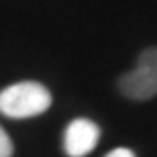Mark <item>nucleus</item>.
<instances>
[{
    "label": "nucleus",
    "instance_id": "nucleus-1",
    "mask_svg": "<svg viewBox=\"0 0 157 157\" xmlns=\"http://www.w3.org/2000/svg\"><path fill=\"white\" fill-rule=\"evenodd\" d=\"M51 106V92L39 82H18L0 92V112L8 118L39 117Z\"/></svg>",
    "mask_w": 157,
    "mask_h": 157
},
{
    "label": "nucleus",
    "instance_id": "nucleus-2",
    "mask_svg": "<svg viewBox=\"0 0 157 157\" xmlns=\"http://www.w3.org/2000/svg\"><path fill=\"white\" fill-rule=\"evenodd\" d=\"M121 92L131 100H149L157 96V47H147L137 65L118 80Z\"/></svg>",
    "mask_w": 157,
    "mask_h": 157
},
{
    "label": "nucleus",
    "instance_id": "nucleus-3",
    "mask_svg": "<svg viewBox=\"0 0 157 157\" xmlns=\"http://www.w3.org/2000/svg\"><path fill=\"white\" fill-rule=\"evenodd\" d=\"M100 141V127L88 118H76L65 128L63 149L70 157H84L94 151Z\"/></svg>",
    "mask_w": 157,
    "mask_h": 157
},
{
    "label": "nucleus",
    "instance_id": "nucleus-4",
    "mask_svg": "<svg viewBox=\"0 0 157 157\" xmlns=\"http://www.w3.org/2000/svg\"><path fill=\"white\" fill-rule=\"evenodd\" d=\"M12 151H14V147H12L10 137L0 127V157H12Z\"/></svg>",
    "mask_w": 157,
    "mask_h": 157
},
{
    "label": "nucleus",
    "instance_id": "nucleus-5",
    "mask_svg": "<svg viewBox=\"0 0 157 157\" xmlns=\"http://www.w3.org/2000/svg\"><path fill=\"white\" fill-rule=\"evenodd\" d=\"M106 157H137V155H135L128 147H117V149H112Z\"/></svg>",
    "mask_w": 157,
    "mask_h": 157
}]
</instances>
